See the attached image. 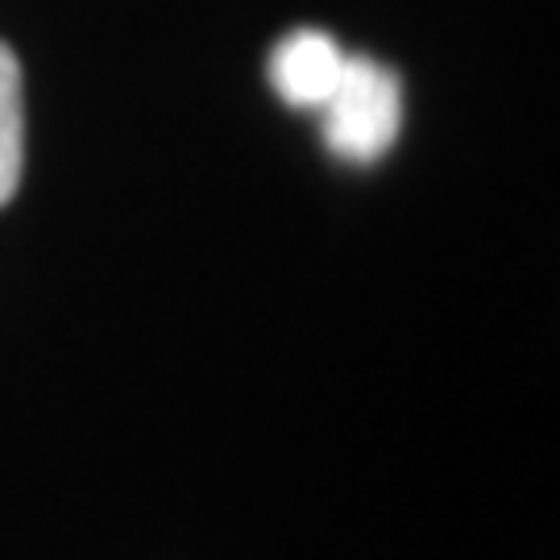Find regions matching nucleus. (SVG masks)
I'll list each match as a JSON object with an SVG mask.
<instances>
[{"instance_id": "obj_3", "label": "nucleus", "mask_w": 560, "mask_h": 560, "mask_svg": "<svg viewBox=\"0 0 560 560\" xmlns=\"http://www.w3.org/2000/svg\"><path fill=\"white\" fill-rule=\"evenodd\" d=\"M25 162V104H21V62L0 42V208L18 196Z\"/></svg>"}, {"instance_id": "obj_2", "label": "nucleus", "mask_w": 560, "mask_h": 560, "mask_svg": "<svg viewBox=\"0 0 560 560\" xmlns=\"http://www.w3.org/2000/svg\"><path fill=\"white\" fill-rule=\"evenodd\" d=\"M349 55L324 30H291L270 55V88L300 113H320L345 75Z\"/></svg>"}, {"instance_id": "obj_1", "label": "nucleus", "mask_w": 560, "mask_h": 560, "mask_svg": "<svg viewBox=\"0 0 560 560\" xmlns=\"http://www.w3.org/2000/svg\"><path fill=\"white\" fill-rule=\"evenodd\" d=\"M324 145L340 162H378L402 129V83L390 67L349 55L345 75L320 108Z\"/></svg>"}]
</instances>
